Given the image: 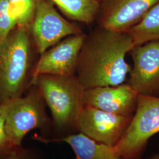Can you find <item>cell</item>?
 <instances>
[{"mask_svg":"<svg viewBox=\"0 0 159 159\" xmlns=\"http://www.w3.org/2000/svg\"><path fill=\"white\" fill-rule=\"evenodd\" d=\"M134 44L128 31L98 26L86 35L75 75L86 89L123 84L130 71L126 54Z\"/></svg>","mask_w":159,"mask_h":159,"instance_id":"obj_1","label":"cell"},{"mask_svg":"<svg viewBox=\"0 0 159 159\" xmlns=\"http://www.w3.org/2000/svg\"><path fill=\"white\" fill-rule=\"evenodd\" d=\"M33 45L30 29L18 26L0 42V104L23 96L31 86Z\"/></svg>","mask_w":159,"mask_h":159,"instance_id":"obj_2","label":"cell"},{"mask_svg":"<svg viewBox=\"0 0 159 159\" xmlns=\"http://www.w3.org/2000/svg\"><path fill=\"white\" fill-rule=\"evenodd\" d=\"M34 84L50 110L54 129L68 134L78 131L80 116L84 106L85 89L76 75L43 74L37 77Z\"/></svg>","mask_w":159,"mask_h":159,"instance_id":"obj_3","label":"cell"},{"mask_svg":"<svg viewBox=\"0 0 159 159\" xmlns=\"http://www.w3.org/2000/svg\"><path fill=\"white\" fill-rule=\"evenodd\" d=\"M158 132L159 97L139 94L135 114L114 148L121 159H136Z\"/></svg>","mask_w":159,"mask_h":159,"instance_id":"obj_4","label":"cell"},{"mask_svg":"<svg viewBox=\"0 0 159 159\" xmlns=\"http://www.w3.org/2000/svg\"><path fill=\"white\" fill-rule=\"evenodd\" d=\"M25 96L12 100L6 116L5 129L12 145L21 146L24 137L35 129L50 126L45 104L38 86L33 84Z\"/></svg>","mask_w":159,"mask_h":159,"instance_id":"obj_5","label":"cell"},{"mask_svg":"<svg viewBox=\"0 0 159 159\" xmlns=\"http://www.w3.org/2000/svg\"><path fill=\"white\" fill-rule=\"evenodd\" d=\"M30 31L40 55L66 37L83 33L62 17L50 0H37Z\"/></svg>","mask_w":159,"mask_h":159,"instance_id":"obj_6","label":"cell"},{"mask_svg":"<svg viewBox=\"0 0 159 159\" xmlns=\"http://www.w3.org/2000/svg\"><path fill=\"white\" fill-rule=\"evenodd\" d=\"M85 36L83 33L67 37L40 54L32 72L31 85L40 75H75L80 51Z\"/></svg>","mask_w":159,"mask_h":159,"instance_id":"obj_7","label":"cell"},{"mask_svg":"<svg viewBox=\"0 0 159 159\" xmlns=\"http://www.w3.org/2000/svg\"><path fill=\"white\" fill-rule=\"evenodd\" d=\"M132 117L84 105L80 116L78 131L97 142L114 147L125 133Z\"/></svg>","mask_w":159,"mask_h":159,"instance_id":"obj_8","label":"cell"},{"mask_svg":"<svg viewBox=\"0 0 159 159\" xmlns=\"http://www.w3.org/2000/svg\"><path fill=\"white\" fill-rule=\"evenodd\" d=\"M133 67L128 84L139 94L159 96V40L135 46L131 50Z\"/></svg>","mask_w":159,"mask_h":159,"instance_id":"obj_9","label":"cell"},{"mask_svg":"<svg viewBox=\"0 0 159 159\" xmlns=\"http://www.w3.org/2000/svg\"><path fill=\"white\" fill-rule=\"evenodd\" d=\"M159 0H101L98 26L120 32L139 23Z\"/></svg>","mask_w":159,"mask_h":159,"instance_id":"obj_10","label":"cell"},{"mask_svg":"<svg viewBox=\"0 0 159 159\" xmlns=\"http://www.w3.org/2000/svg\"><path fill=\"white\" fill-rule=\"evenodd\" d=\"M139 94L128 84L86 89L84 105L104 111L132 117L135 112Z\"/></svg>","mask_w":159,"mask_h":159,"instance_id":"obj_11","label":"cell"},{"mask_svg":"<svg viewBox=\"0 0 159 159\" xmlns=\"http://www.w3.org/2000/svg\"><path fill=\"white\" fill-rule=\"evenodd\" d=\"M44 143L64 142L68 144L75 154V159H121L114 147L97 142L81 133L70 134L56 139L36 138Z\"/></svg>","mask_w":159,"mask_h":159,"instance_id":"obj_12","label":"cell"},{"mask_svg":"<svg viewBox=\"0 0 159 159\" xmlns=\"http://www.w3.org/2000/svg\"><path fill=\"white\" fill-rule=\"evenodd\" d=\"M70 20L85 24L96 21L100 3L98 0H50Z\"/></svg>","mask_w":159,"mask_h":159,"instance_id":"obj_13","label":"cell"},{"mask_svg":"<svg viewBox=\"0 0 159 159\" xmlns=\"http://www.w3.org/2000/svg\"><path fill=\"white\" fill-rule=\"evenodd\" d=\"M128 33L134 46L159 40V1Z\"/></svg>","mask_w":159,"mask_h":159,"instance_id":"obj_14","label":"cell"},{"mask_svg":"<svg viewBox=\"0 0 159 159\" xmlns=\"http://www.w3.org/2000/svg\"><path fill=\"white\" fill-rule=\"evenodd\" d=\"M37 0H8V8L16 26L31 27Z\"/></svg>","mask_w":159,"mask_h":159,"instance_id":"obj_15","label":"cell"},{"mask_svg":"<svg viewBox=\"0 0 159 159\" xmlns=\"http://www.w3.org/2000/svg\"><path fill=\"white\" fill-rule=\"evenodd\" d=\"M16 27L15 20L9 11L8 0H0V42L6 39Z\"/></svg>","mask_w":159,"mask_h":159,"instance_id":"obj_16","label":"cell"},{"mask_svg":"<svg viewBox=\"0 0 159 159\" xmlns=\"http://www.w3.org/2000/svg\"><path fill=\"white\" fill-rule=\"evenodd\" d=\"M11 101L0 104V153H7L14 148L9 140L5 129L7 113Z\"/></svg>","mask_w":159,"mask_h":159,"instance_id":"obj_17","label":"cell"},{"mask_svg":"<svg viewBox=\"0 0 159 159\" xmlns=\"http://www.w3.org/2000/svg\"><path fill=\"white\" fill-rule=\"evenodd\" d=\"M6 159H39L33 150L23 148L21 146H14L8 152Z\"/></svg>","mask_w":159,"mask_h":159,"instance_id":"obj_18","label":"cell"},{"mask_svg":"<svg viewBox=\"0 0 159 159\" xmlns=\"http://www.w3.org/2000/svg\"><path fill=\"white\" fill-rule=\"evenodd\" d=\"M7 154V153H0V159H6Z\"/></svg>","mask_w":159,"mask_h":159,"instance_id":"obj_19","label":"cell"},{"mask_svg":"<svg viewBox=\"0 0 159 159\" xmlns=\"http://www.w3.org/2000/svg\"><path fill=\"white\" fill-rule=\"evenodd\" d=\"M148 159H159V154H155L152 157H150Z\"/></svg>","mask_w":159,"mask_h":159,"instance_id":"obj_20","label":"cell"},{"mask_svg":"<svg viewBox=\"0 0 159 159\" xmlns=\"http://www.w3.org/2000/svg\"><path fill=\"white\" fill-rule=\"evenodd\" d=\"M98 1H101V0H98Z\"/></svg>","mask_w":159,"mask_h":159,"instance_id":"obj_21","label":"cell"}]
</instances>
